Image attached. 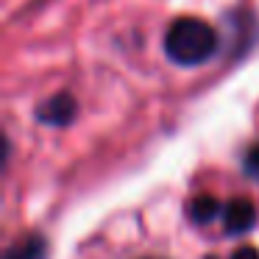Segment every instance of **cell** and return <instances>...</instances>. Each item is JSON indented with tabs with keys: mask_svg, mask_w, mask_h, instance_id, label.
I'll use <instances>...</instances> for the list:
<instances>
[{
	"mask_svg": "<svg viewBox=\"0 0 259 259\" xmlns=\"http://www.w3.org/2000/svg\"><path fill=\"white\" fill-rule=\"evenodd\" d=\"M256 223V206L248 198H231L223 206V229L226 234H245Z\"/></svg>",
	"mask_w": 259,
	"mask_h": 259,
	"instance_id": "obj_3",
	"label": "cell"
},
{
	"mask_svg": "<svg viewBox=\"0 0 259 259\" xmlns=\"http://www.w3.org/2000/svg\"><path fill=\"white\" fill-rule=\"evenodd\" d=\"M75 112H78L75 98L70 95V92H59V95L48 98V101L36 109V120L45 123V125H56V128H62V125H70L75 120Z\"/></svg>",
	"mask_w": 259,
	"mask_h": 259,
	"instance_id": "obj_2",
	"label": "cell"
},
{
	"mask_svg": "<svg viewBox=\"0 0 259 259\" xmlns=\"http://www.w3.org/2000/svg\"><path fill=\"white\" fill-rule=\"evenodd\" d=\"M206 259H218V256H206Z\"/></svg>",
	"mask_w": 259,
	"mask_h": 259,
	"instance_id": "obj_8",
	"label": "cell"
},
{
	"mask_svg": "<svg viewBox=\"0 0 259 259\" xmlns=\"http://www.w3.org/2000/svg\"><path fill=\"white\" fill-rule=\"evenodd\" d=\"M231 259H259V251L253 245H242V248H237V251L231 253Z\"/></svg>",
	"mask_w": 259,
	"mask_h": 259,
	"instance_id": "obj_7",
	"label": "cell"
},
{
	"mask_svg": "<svg viewBox=\"0 0 259 259\" xmlns=\"http://www.w3.org/2000/svg\"><path fill=\"white\" fill-rule=\"evenodd\" d=\"M242 167H245V173L251 176V179H259V142L245 153V159H242Z\"/></svg>",
	"mask_w": 259,
	"mask_h": 259,
	"instance_id": "obj_6",
	"label": "cell"
},
{
	"mask_svg": "<svg viewBox=\"0 0 259 259\" xmlns=\"http://www.w3.org/2000/svg\"><path fill=\"white\" fill-rule=\"evenodd\" d=\"M45 256H48V242L36 234L17 240L6 251V259H45Z\"/></svg>",
	"mask_w": 259,
	"mask_h": 259,
	"instance_id": "obj_5",
	"label": "cell"
},
{
	"mask_svg": "<svg viewBox=\"0 0 259 259\" xmlns=\"http://www.w3.org/2000/svg\"><path fill=\"white\" fill-rule=\"evenodd\" d=\"M187 212H190L192 223L206 226V223H212L214 218L223 214V206H220V201H218V198H212V195H195L190 201V206H187Z\"/></svg>",
	"mask_w": 259,
	"mask_h": 259,
	"instance_id": "obj_4",
	"label": "cell"
},
{
	"mask_svg": "<svg viewBox=\"0 0 259 259\" xmlns=\"http://www.w3.org/2000/svg\"><path fill=\"white\" fill-rule=\"evenodd\" d=\"M218 51V34L209 23L198 17H181L164 34V53L170 62L181 67H195L214 56Z\"/></svg>",
	"mask_w": 259,
	"mask_h": 259,
	"instance_id": "obj_1",
	"label": "cell"
}]
</instances>
